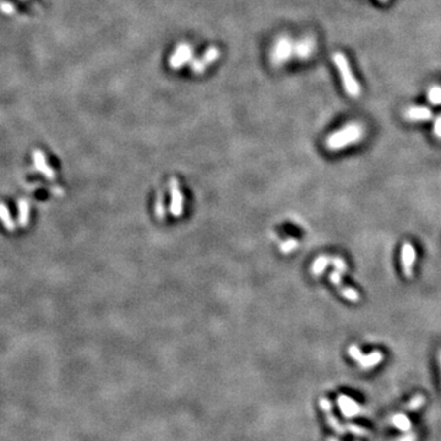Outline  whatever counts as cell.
Returning <instances> with one entry per match:
<instances>
[{
  "mask_svg": "<svg viewBox=\"0 0 441 441\" xmlns=\"http://www.w3.org/2000/svg\"><path fill=\"white\" fill-rule=\"evenodd\" d=\"M363 126L358 123H351L336 133L331 134L326 140L327 149L331 151H339L350 145L355 144L363 136Z\"/></svg>",
  "mask_w": 441,
  "mask_h": 441,
  "instance_id": "6da1fadb",
  "label": "cell"
},
{
  "mask_svg": "<svg viewBox=\"0 0 441 441\" xmlns=\"http://www.w3.org/2000/svg\"><path fill=\"white\" fill-rule=\"evenodd\" d=\"M334 62L336 64L337 69H339V73L341 75V79H342L346 92L351 97H358L360 94V86H359L358 81L355 80L354 75L352 74L347 58L342 53H336L334 55Z\"/></svg>",
  "mask_w": 441,
  "mask_h": 441,
  "instance_id": "7a4b0ae2",
  "label": "cell"
},
{
  "mask_svg": "<svg viewBox=\"0 0 441 441\" xmlns=\"http://www.w3.org/2000/svg\"><path fill=\"white\" fill-rule=\"evenodd\" d=\"M348 355L359 364L361 369H373L379 365L385 359L384 353L381 351H373V352L364 354L358 346L352 345L348 348Z\"/></svg>",
  "mask_w": 441,
  "mask_h": 441,
  "instance_id": "3957f363",
  "label": "cell"
},
{
  "mask_svg": "<svg viewBox=\"0 0 441 441\" xmlns=\"http://www.w3.org/2000/svg\"><path fill=\"white\" fill-rule=\"evenodd\" d=\"M416 259L417 252L414 245L409 242L403 243L402 248H401V268H402L403 274L407 278H412L413 277Z\"/></svg>",
  "mask_w": 441,
  "mask_h": 441,
  "instance_id": "277c9868",
  "label": "cell"
},
{
  "mask_svg": "<svg viewBox=\"0 0 441 441\" xmlns=\"http://www.w3.org/2000/svg\"><path fill=\"white\" fill-rule=\"evenodd\" d=\"M330 281H331V283L334 284L337 289H339L340 294L342 295L345 299L350 300V302H353V303L359 302V299H360V295H359V293L356 292L355 289L351 288V287L345 286V284L342 283L340 272H337V271L331 272V273H330Z\"/></svg>",
  "mask_w": 441,
  "mask_h": 441,
  "instance_id": "5b68a950",
  "label": "cell"
},
{
  "mask_svg": "<svg viewBox=\"0 0 441 441\" xmlns=\"http://www.w3.org/2000/svg\"><path fill=\"white\" fill-rule=\"evenodd\" d=\"M292 53H294V47L290 43L289 39L281 38L277 42V44L273 48V52H272V60L274 63H277V64L284 63L292 55Z\"/></svg>",
  "mask_w": 441,
  "mask_h": 441,
  "instance_id": "8992f818",
  "label": "cell"
},
{
  "mask_svg": "<svg viewBox=\"0 0 441 441\" xmlns=\"http://www.w3.org/2000/svg\"><path fill=\"white\" fill-rule=\"evenodd\" d=\"M192 57V48L189 44H180L178 48L174 51L170 58V67L173 69H179L183 67L185 63L189 62Z\"/></svg>",
  "mask_w": 441,
  "mask_h": 441,
  "instance_id": "52a82bcc",
  "label": "cell"
},
{
  "mask_svg": "<svg viewBox=\"0 0 441 441\" xmlns=\"http://www.w3.org/2000/svg\"><path fill=\"white\" fill-rule=\"evenodd\" d=\"M33 157V165L37 172H39L41 174H43L48 180H54L55 179V172L53 171L51 165H48L47 162V157L44 155L43 151L41 150H34L32 153Z\"/></svg>",
  "mask_w": 441,
  "mask_h": 441,
  "instance_id": "ba28073f",
  "label": "cell"
},
{
  "mask_svg": "<svg viewBox=\"0 0 441 441\" xmlns=\"http://www.w3.org/2000/svg\"><path fill=\"white\" fill-rule=\"evenodd\" d=\"M337 405H339L341 413L346 418H353V417L358 416L361 411L359 403L355 400H353V398H351L350 396L346 395H340L337 397Z\"/></svg>",
  "mask_w": 441,
  "mask_h": 441,
  "instance_id": "9c48e42d",
  "label": "cell"
},
{
  "mask_svg": "<svg viewBox=\"0 0 441 441\" xmlns=\"http://www.w3.org/2000/svg\"><path fill=\"white\" fill-rule=\"evenodd\" d=\"M218 57H220V51H218L217 47H211V48H208L207 52H206L199 60L192 63L191 65L192 71L196 74H201L202 71L206 70V68H207L208 65H211L213 62H216V60L218 59Z\"/></svg>",
  "mask_w": 441,
  "mask_h": 441,
  "instance_id": "30bf717a",
  "label": "cell"
},
{
  "mask_svg": "<svg viewBox=\"0 0 441 441\" xmlns=\"http://www.w3.org/2000/svg\"><path fill=\"white\" fill-rule=\"evenodd\" d=\"M405 117L412 121H428L433 118V112L427 107H411L406 110Z\"/></svg>",
  "mask_w": 441,
  "mask_h": 441,
  "instance_id": "8fae6325",
  "label": "cell"
},
{
  "mask_svg": "<svg viewBox=\"0 0 441 441\" xmlns=\"http://www.w3.org/2000/svg\"><path fill=\"white\" fill-rule=\"evenodd\" d=\"M172 213L174 216H179L183 211V195L179 191L178 181L176 179L172 180Z\"/></svg>",
  "mask_w": 441,
  "mask_h": 441,
  "instance_id": "7c38bea8",
  "label": "cell"
},
{
  "mask_svg": "<svg viewBox=\"0 0 441 441\" xmlns=\"http://www.w3.org/2000/svg\"><path fill=\"white\" fill-rule=\"evenodd\" d=\"M17 210H18V224L21 227H26L30 222V212H31V206L30 202L26 199H20L17 201Z\"/></svg>",
  "mask_w": 441,
  "mask_h": 441,
  "instance_id": "4fadbf2b",
  "label": "cell"
},
{
  "mask_svg": "<svg viewBox=\"0 0 441 441\" xmlns=\"http://www.w3.org/2000/svg\"><path fill=\"white\" fill-rule=\"evenodd\" d=\"M392 424L393 427L397 428L398 430L403 433L411 432L412 429V422L408 418L407 414L405 413H397L392 417Z\"/></svg>",
  "mask_w": 441,
  "mask_h": 441,
  "instance_id": "5bb4252c",
  "label": "cell"
},
{
  "mask_svg": "<svg viewBox=\"0 0 441 441\" xmlns=\"http://www.w3.org/2000/svg\"><path fill=\"white\" fill-rule=\"evenodd\" d=\"M0 221L2 222L5 228L9 232H14L16 226H15V222L12 221L11 213H10L9 208L6 207V205L0 202Z\"/></svg>",
  "mask_w": 441,
  "mask_h": 441,
  "instance_id": "9a60e30c",
  "label": "cell"
},
{
  "mask_svg": "<svg viewBox=\"0 0 441 441\" xmlns=\"http://www.w3.org/2000/svg\"><path fill=\"white\" fill-rule=\"evenodd\" d=\"M330 263H331V258H330V256L326 255L319 256V258L314 261L313 266H311V272H313V274H315V276H320V274L325 271V268L330 265Z\"/></svg>",
  "mask_w": 441,
  "mask_h": 441,
  "instance_id": "2e32d148",
  "label": "cell"
},
{
  "mask_svg": "<svg viewBox=\"0 0 441 441\" xmlns=\"http://www.w3.org/2000/svg\"><path fill=\"white\" fill-rule=\"evenodd\" d=\"M424 403H425V397L423 395H421V393H418V395L414 396L413 398H411V401L405 406V408L407 409V411H417V409L421 408Z\"/></svg>",
  "mask_w": 441,
  "mask_h": 441,
  "instance_id": "e0dca14e",
  "label": "cell"
},
{
  "mask_svg": "<svg viewBox=\"0 0 441 441\" xmlns=\"http://www.w3.org/2000/svg\"><path fill=\"white\" fill-rule=\"evenodd\" d=\"M428 99L432 104L441 105V87L433 86L428 92Z\"/></svg>",
  "mask_w": 441,
  "mask_h": 441,
  "instance_id": "ac0fdd59",
  "label": "cell"
},
{
  "mask_svg": "<svg viewBox=\"0 0 441 441\" xmlns=\"http://www.w3.org/2000/svg\"><path fill=\"white\" fill-rule=\"evenodd\" d=\"M326 421H327V423H329L330 425H331L332 428H334V430H336L337 433H339V434H345V428L342 427V425H341V423L339 422V419L336 418V417L334 416V414L331 413V412H327L326 413Z\"/></svg>",
  "mask_w": 441,
  "mask_h": 441,
  "instance_id": "d6986e66",
  "label": "cell"
},
{
  "mask_svg": "<svg viewBox=\"0 0 441 441\" xmlns=\"http://www.w3.org/2000/svg\"><path fill=\"white\" fill-rule=\"evenodd\" d=\"M330 264H331V265L336 268V271L340 272V273H345V272L347 271V264H346V261L343 260L342 258H340V256H334V258H331V263Z\"/></svg>",
  "mask_w": 441,
  "mask_h": 441,
  "instance_id": "ffe728a7",
  "label": "cell"
},
{
  "mask_svg": "<svg viewBox=\"0 0 441 441\" xmlns=\"http://www.w3.org/2000/svg\"><path fill=\"white\" fill-rule=\"evenodd\" d=\"M348 432H351L352 434L356 435V437H366L369 434L368 430L363 427H359L356 424H347Z\"/></svg>",
  "mask_w": 441,
  "mask_h": 441,
  "instance_id": "44dd1931",
  "label": "cell"
},
{
  "mask_svg": "<svg viewBox=\"0 0 441 441\" xmlns=\"http://www.w3.org/2000/svg\"><path fill=\"white\" fill-rule=\"evenodd\" d=\"M434 135L441 140V114L438 115L434 121Z\"/></svg>",
  "mask_w": 441,
  "mask_h": 441,
  "instance_id": "7402d4cb",
  "label": "cell"
},
{
  "mask_svg": "<svg viewBox=\"0 0 441 441\" xmlns=\"http://www.w3.org/2000/svg\"><path fill=\"white\" fill-rule=\"evenodd\" d=\"M320 407L323 408V411L325 412V413H327V412H331L332 405H331V402H330V401L327 400V398H321V400H320Z\"/></svg>",
  "mask_w": 441,
  "mask_h": 441,
  "instance_id": "603a6c76",
  "label": "cell"
},
{
  "mask_svg": "<svg viewBox=\"0 0 441 441\" xmlns=\"http://www.w3.org/2000/svg\"><path fill=\"white\" fill-rule=\"evenodd\" d=\"M417 439V435L412 432H407L406 434H403L402 437L398 438L396 441H416Z\"/></svg>",
  "mask_w": 441,
  "mask_h": 441,
  "instance_id": "cb8c5ba5",
  "label": "cell"
},
{
  "mask_svg": "<svg viewBox=\"0 0 441 441\" xmlns=\"http://www.w3.org/2000/svg\"><path fill=\"white\" fill-rule=\"evenodd\" d=\"M295 247H297V240L290 239V240H288V242L286 243V245H284V248H282V249H283L284 252H290V250L294 249Z\"/></svg>",
  "mask_w": 441,
  "mask_h": 441,
  "instance_id": "d4e9b609",
  "label": "cell"
},
{
  "mask_svg": "<svg viewBox=\"0 0 441 441\" xmlns=\"http://www.w3.org/2000/svg\"><path fill=\"white\" fill-rule=\"evenodd\" d=\"M329 441H339L337 439H335V438H330L329 439Z\"/></svg>",
  "mask_w": 441,
  "mask_h": 441,
  "instance_id": "484cf974",
  "label": "cell"
},
{
  "mask_svg": "<svg viewBox=\"0 0 441 441\" xmlns=\"http://www.w3.org/2000/svg\"><path fill=\"white\" fill-rule=\"evenodd\" d=\"M439 361H440V368H441V351H440V353H439Z\"/></svg>",
  "mask_w": 441,
  "mask_h": 441,
  "instance_id": "4316f807",
  "label": "cell"
}]
</instances>
